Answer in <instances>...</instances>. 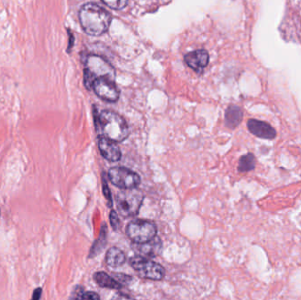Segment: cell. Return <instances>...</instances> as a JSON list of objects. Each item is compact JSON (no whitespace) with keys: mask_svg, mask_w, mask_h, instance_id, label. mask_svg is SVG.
Instances as JSON below:
<instances>
[{"mask_svg":"<svg viewBox=\"0 0 301 300\" xmlns=\"http://www.w3.org/2000/svg\"><path fill=\"white\" fill-rule=\"evenodd\" d=\"M79 21L84 31L91 36L106 33L111 23V15L98 4L88 3L79 10Z\"/></svg>","mask_w":301,"mask_h":300,"instance_id":"6da1fadb","label":"cell"},{"mask_svg":"<svg viewBox=\"0 0 301 300\" xmlns=\"http://www.w3.org/2000/svg\"><path fill=\"white\" fill-rule=\"evenodd\" d=\"M95 124L96 130L100 129L104 136L115 142H123L128 137V125L125 120L117 113L104 110L97 115L95 112Z\"/></svg>","mask_w":301,"mask_h":300,"instance_id":"7a4b0ae2","label":"cell"},{"mask_svg":"<svg viewBox=\"0 0 301 300\" xmlns=\"http://www.w3.org/2000/svg\"><path fill=\"white\" fill-rule=\"evenodd\" d=\"M98 78L115 80L116 70L105 58L89 55L86 58V68L84 70V83L88 90H91L95 79Z\"/></svg>","mask_w":301,"mask_h":300,"instance_id":"3957f363","label":"cell"},{"mask_svg":"<svg viewBox=\"0 0 301 300\" xmlns=\"http://www.w3.org/2000/svg\"><path fill=\"white\" fill-rule=\"evenodd\" d=\"M144 198L143 192L136 188L120 191L116 196V204L121 216L129 218L137 215L143 204Z\"/></svg>","mask_w":301,"mask_h":300,"instance_id":"277c9868","label":"cell"},{"mask_svg":"<svg viewBox=\"0 0 301 300\" xmlns=\"http://www.w3.org/2000/svg\"><path fill=\"white\" fill-rule=\"evenodd\" d=\"M126 234L135 244H143L156 237L157 227L151 221L137 219L128 224Z\"/></svg>","mask_w":301,"mask_h":300,"instance_id":"5b68a950","label":"cell"},{"mask_svg":"<svg viewBox=\"0 0 301 300\" xmlns=\"http://www.w3.org/2000/svg\"><path fill=\"white\" fill-rule=\"evenodd\" d=\"M131 266L141 277L159 281L165 275V269L161 264L146 258L143 255H136L130 259Z\"/></svg>","mask_w":301,"mask_h":300,"instance_id":"8992f818","label":"cell"},{"mask_svg":"<svg viewBox=\"0 0 301 300\" xmlns=\"http://www.w3.org/2000/svg\"><path fill=\"white\" fill-rule=\"evenodd\" d=\"M107 176L112 183L120 189H135L139 186L141 182L140 176L137 173L122 167H116L110 169Z\"/></svg>","mask_w":301,"mask_h":300,"instance_id":"52a82bcc","label":"cell"},{"mask_svg":"<svg viewBox=\"0 0 301 300\" xmlns=\"http://www.w3.org/2000/svg\"><path fill=\"white\" fill-rule=\"evenodd\" d=\"M93 89L100 99L108 102H116L119 99L120 92L115 84V80L107 78H96Z\"/></svg>","mask_w":301,"mask_h":300,"instance_id":"ba28073f","label":"cell"},{"mask_svg":"<svg viewBox=\"0 0 301 300\" xmlns=\"http://www.w3.org/2000/svg\"><path fill=\"white\" fill-rule=\"evenodd\" d=\"M98 147L101 155L111 162L119 161L122 157L119 146L115 141L107 138L105 136H100L98 138Z\"/></svg>","mask_w":301,"mask_h":300,"instance_id":"9c48e42d","label":"cell"},{"mask_svg":"<svg viewBox=\"0 0 301 300\" xmlns=\"http://www.w3.org/2000/svg\"><path fill=\"white\" fill-rule=\"evenodd\" d=\"M209 53L204 50H195L187 54L184 57L187 65L198 73H201L205 69L209 64Z\"/></svg>","mask_w":301,"mask_h":300,"instance_id":"30bf717a","label":"cell"},{"mask_svg":"<svg viewBox=\"0 0 301 300\" xmlns=\"http://www.w3.org/2000/svg\"><path fill=\"white\" fill-rule=\"evenodd\" d=\"M248 128L254 136L263 139H274L276 136V130L263 121L250 119L248 122Z\"/></svg>","mask_w":301,"mask_h":300,"instance_id":"8fae6325","label":"cell"},{"mask_svg":"<svg viewBox=\"0 0 301 300\" xmlns=\"http://www.w3.org/2000/svg\"><path fill=\"white\" fill-rule=\"evenodd\" d=\"M242 118H243V113L240 107L234 105L227 107L225 115V124L227 127L234 129L237 126H239L242 121Z\"/></svg>","mask_w":301,"mask_h":300,"instance_id":"7c38bea8","label":"cell"},{"mask_svg":"<svg viewBox=\"0 0 301 300\" xmlns=\"http://www.w3.org/2000/svg\"><path fill=\"white\" fill-rule=\"evenodd\" d=\"M161 248V241L160 238L155 237L148 242L136 244V250L143 256H156L160 253Z\"/></svg>","mask_w":301,"mask_h":300,"instance_id":"4fadbf2b","label":"cell"},{"mask_svg":"<svg viewBox=\"0 0 301 300\" xmlns=\"http://www.w3.org/2000/svg\"><path fill=\"white\" fill-rule=\"evenodd\" d=\"M126 261V256L124 252L117 248V247H111L107 251L106 255V263L109 267H118L124 265Z\"/></svg>","mask_w":301,"mask_h":300,"instance_id":"5bb4252c","label":"cell"},{"mask_svg":"<svg viewBox=\"0 0 301 300\" xmlns=\"http://www.w3.org/2000/svg\"><path fill=\"white\" fill-rule=\"evenodd\" d=\"M94 279L96 282V284L102 288L118 290L123 286L122 284H120L119 282H117L116 280L114 279L110 275H107V273L105 272L95 273L94 275Z\"/></svg>","mask_w":301,"mask_h":300,"instance_id":"9a60e30c","label":"cell"},{"mask_svg":"<svg viewBox=\"0 0 301 300\" xmlns=\"http://www.w3.org/2000/svg\"><path fill=\"white\" fill-rule=\"evenodd\" d=\"M256 167V158L252 153H248L239 159L238 170L240 173H247L252 171Z\"/></svg>","mask_w":301,"mask_h":300,"instance_id":"2e32d148","label":"cell"},{"mask_svg":"<svg viewBox=\"0 0 301 300\" xmlns=\"http://www.w3.org/2000/svg\"><path fill=\"white\" fill-rule=\"evenodd\" d=\"M104 4L113 10H122L127 4L128 0H101Z\"/></svg>","mask_w":301,"mask_h":300,"instance_id":"e0dca14e","label":"cell"},{"mask_svg":"<svg viewBox=\"0 0 301 300\" xmlns=\"http://www.w3.org/2000/svg\"><path fill=\"white\" fill-rule=\"evenodd\" d=\"M106 234H107V233H106V226H104L103 229L100 231V238L97 239V241H96L95 245H94V247H93V249H92L91 254H90V255H91L92 254H94L95 255H96L98 252H100V249H102V248H103V247H101V244L104 245V246L106 245V240L102 241V239L106 238Z\"/></svg>","mask_w":301,"mask_h":300,"instance_id":"ac0fdd59","label":"cell"},{"mask_svg":"<svg viewBox=\"0 0 301 300\" xmlns=\"http://www.w3.org/2000/svg\"><path fill=\"white\" fill-rule=\"evenodd\" d=\"M110 224L114 230L116 231L118 229L120 226L119 217L115 210H112L110 212Z\"/></svg>","mask_w":301,"mask_h":300,"instance_id":"d6986e66","label":"cell"},{"mask_svg":"<svg viewBox=\"0 0 301 300\" xmlns=\"http://www.w3.org/2000/svg\"><path fill=\"white\" fill-rule=\"evenodd\" d=\"M103 192L105 197L107 198V201H109V206L112 207V196L111 192H110V189H108V185H107V181L105 179V174H103Z\"/></svg>","mask_w":301,"mask_h":300,"instance_id":"ffe728a7","label":"cell"},{"mask_svg":"<svg viewBox=\"0 0 301 300\" xmlns=\"http://www.w3.org/2000/svg\"><path fill=\"white\" fill-rule=\"evenodd\" d=\"M100 299V297L96 292H84L82 298H81V300H99Z\"/></svg>","mask_w":301,"mask_h":300,"instance_id":"44dd1931","label":"cell"},{"mask_svg":"<svg viewBox=\"0 0 301 300\" xmlns=\"http://www.w3.org/2000/svg\"><path fill=\"white\" fill-rule=\"evenodd\" d=\"M83 293H84V290H83L82 287H77L75 289L74 292L72 293V296L71 298H73V299H80L81 300V298H82Z\"/></svg>","mask_w":301,"mask_h":300,"instance_id":"7402d4cb","label":"cell"},{"mask_svg":"<svg viewBox=\"0 0 301 300\" xmlns=\"http://www.w3.org/2000/svg\"><path fill=\"white\" fill-rule=\"evenodd\" d=\"M41 292H42V289L41 288H37L33 291V296H32V300H38L41 299Z\"/></svg>","mask_w":301,"mask_h":300,"instance_id":"603a6c76","label":"cell"},{"mask_svg":"<svg viewBox=\"0 0 301 300\" xmlns=\"http://www.w3.org/2000/svg\"><path fill=\"white\" fill-rule=\"evenodd\" d=\"M68 33H69V36H70V40H69V46H68L67 51L70 52L71 48L74 45V36H73V34H72V33L70 32V30H69V29H68Z\"/></svg>","mask_w":301,"mask_h":300,"instance_id":"cb8c5ba5","label":"cell"},{"mask_svg":"<svg viewBox=\"0 0 301 300\" xmlns=\"http://www.w3.org/2000/svg\"><path fill=\"white\" fill-rule=\"evenodd\" d=\"M0 215H1V210H0Z\"/></svg>","mask_w":301,"mask_h":300,"instance_id":"d4e9b609","label":"cell"}]
</instances>
